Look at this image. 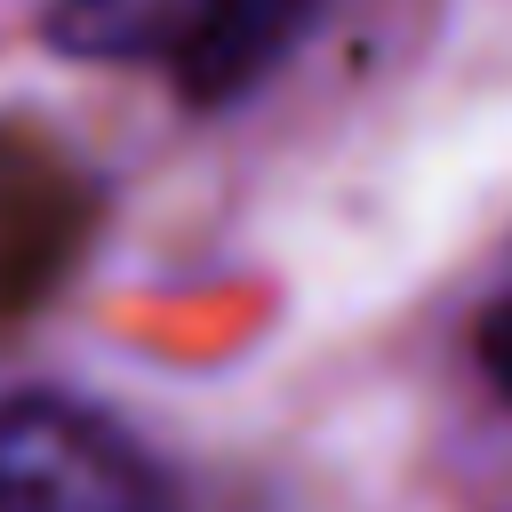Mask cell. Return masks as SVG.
Instances as JSON below:
<instances>
[{"instance_id": "3", "label": "cell", "mask_w": 512, "mask_h": 512, "mask_svg": "<svg viewBox=\"0 0 512 512\" xmlns=\"http://www.w3.org/2000/svg\"><path fill=\"white\" fill-rule=\"evenodd\" d=\"M472 344H480V368H488V384L512 400V296H496V304L480 312V336H472Z\"/></svg>"}, {"instance_id": "2", "label": "cell", "mask_w": 512, "mask_h": 512, "mask_svg": "<svg viewBox=\"0 0 512 512\" xmlns=\"http://www.w3.org/2000/svg\"><path fill=\"white\" fill-rule=\"evenodd\" d=\"M0 512H176L160 464L88 400H0Z\"/></svg>"}, {"instance_id": "1", "label": "cell", "mask_w": 512, "mask_h": 512, "mask_svg": "<svg viewBox=\"0 0 512 512\" xmlns=\"http://www.w3.org/2000/svg\"><path fill=\"white\" fill-rule=\"evenodd\" d=\"M320 0H48V48L80 64H160L192 104L248 96L304 40Z\"/></svg>"}]
</instances>
